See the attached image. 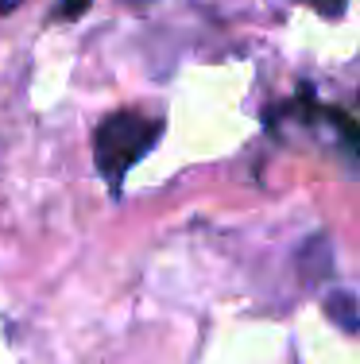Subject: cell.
I'll list each match as a JSON object with an SVG mask.
<instances>
[{
    "label": "cell",
    "instance_id": "7a4b0ae2",
    "mask_svg": "<svg viewBox=\"0 0 360 364\" xmlns=\"http://www.w3.org/2000/svg\"><path fill=\"white\" fill-rule=\"evenodd\" d=\"M298 267H302L306 279H322V275H333V248L325 245V237H314L310 245L298 252Z\"/></svg>",
    "mask_w": 360,
    "mask_h": 364
},
{
    "label": "cell",
    "instance_id": "5b68a950",
    "mask_svg": "<svg viewBox=\"0 0 360 364\" xmlns=\"http://www.w3.org/2000/svg\"><path fill=\"white\" fill-rule=\"evenodd\" d=\"M306 4L318 8L322 16H333V20H337V16H345V4H349V0H306Z\"/></svg>",
    "mask_w": 360,
    "mask_h": 364
},
{
    "label": "cell",
    "instance_id": "3957f363",
    "mask_svg": "<svg viewBox=\"0 0 360 364\" xmlns=\"http://www.w3.org/2000/svg\"><path fill=\"white\" fill-rule=\"evenodd\" d=\"M325 314L333 318L345 333H356L360 318H356V294L353 291H329L325 294Z\"/></svg>",
    "mask_w": 360,
    "mask_h": 364
},
{
    "label": "cell",
    "instance_id": "277c9868",
    "mask_svg": "<svg viewBox=\"0 0 360 364\" xmlns=\"http://www.w3.org/2000/svg\"><path fill=\"white\" fill-rule=\"evenodd\" d=\"M89 4H93V0H62V4L55 8V20H78Z\"/></svg>",
    "mask_w": 360,
    "mask_h": 364
},
{
    "label": "cell",
    "instance_id": "6da1fadb",
    "mask_svg": "<svg viewBox=\"0 0 360 364\" xmlns=\"http://www.w3.org/2000/svg\"><path fill=\"white\" fill-rule=\"evenodd\" d=\"M163 140V120L143 117V112H109L93 132V163H97L101 178L109 182V190L120 194L128 171L143 159Z\"/></svg>",
    "mask_w": 360,
    "mask_h": 364
}]
</instances>
